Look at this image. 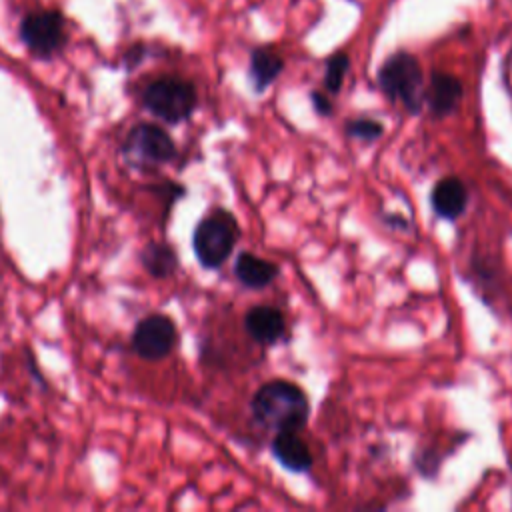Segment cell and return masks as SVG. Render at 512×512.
I'll return each mask as SVG.
<instances>
[{
  "mask_svg": "<svg viewBox=\"0 0 512 512\" xmlns=\"http://www.w3.org/2000/svg\"><path fill=\"white\" fill-rule=\"evenodd\" d=\"M250 412L266 430L300 432L310 418V400L296 382L274 378L252 394Z\"/></svg>",
  "mask_w": 512,
  "mask_h": 512,
  "instance_id": "obj_1",
  "label": "cell"
},
{
  "mask_svg": "<svg viewBox=\"0 0 512 512\" xmlns=\"http://www.w3.org/2000/svg\"><path fill=\"white\" fill-rule=\"evenodd\" d=\"M240 238V226L232 212L216 206L198 220L192 232V250L206 270H218L234 252Z\"/></svg>",
  "mask_w": 512,
  "mask_h": 512,
  "instance_id": "obj_2",
  "label": "cell"
},
{
  "mask_svg": "<svg viewBox=\"0 0 512 512\" xmlns=\"http://www.w3.org/2000/svg\"><path fill=\"white\" fill-rule=\"evenodd\" d=\"M376 82L380 92L390 102H400L406 112L420 114L424 108V74L418 58L410 52H394L388 56L378 74Z\"/></svg>",
  "mask_w": 512,
  "mask_h": 512,
  "instance_id": "obj_3",
  "label": "cell"
},
{
  "mask_svg": "<svg viewBox=\"0 0 512 512\" xmlns=\"http://www.w3.org/2000/svg\"><path fill=\"white\" fill-rule=\"evenodd\" d=\"M144 108L168 124H180L192 116L198 104V94L192 82L164 76L148 84L142 94Z\"/></svg>",
  "mask_w": 512,
  "mask_h": 512,
  "instance_id": "obj_4",
  "label": "cell"
},
{
  "mask_svg": "<svg viewBox=\"0 0 512 512\" xmlns=\"http://www.w3.org/2000/svg\"><path fill=\"white\" fill-rule=\"evenodd\" d=\"M64 38V20L58 12H32L20 22V40L32 54L40 58H48L60 50Z\"/></svg>",
  "mask_w": 512,
  "mask_h": 512,
  "instance_id": "obj_5",
  "label": "cell"
},
{
  "mask_svg": "<svg viewBox=\"0 0 512 512\" xmlns=\"http://www.w3.org/2000/svg\"><path fill=\"white\" fill-rule=\"evenodd\" d=\"M176 324L166 314H150L142 318L132 334V348L144 360L166 358L176 346Z\"/></svg>",
  "mask_w": 512,
  "mask_h": 512,
  "instance_id": "obj_6",
  "label": "cell"
},
{
  "mask_svg": "<svg viewBox=\"0 0 512 512\" xmlns=\"http://www.w3.org/2000/svg\"><path fill=\"white\" fill-rule=\"evenodd\" d=\"M124 150L144 164H168L176 158L172 136L156 124H136L126 136Z\"/></svg>",
  "mask_w": 512,
  "mask_h": 512,
  "instance_id": "obj_7",
  "label": "cell"
},
{
  "mask_svg": "<svg viewBox=\"0 0 512 512\" xmlns=\"http://www.w3.org/2000/svg\"><path fill=\"white\" fill-rule=\"evenodd\" d=\"M464 86L460 78L434 70L430 74L428 88H424V104L432 112L434 118H446L454 114L462 102Z\"/></svg>",
  "mask_w": 512,
  "mask_h": 512,
  "instance_id": "obj_8",
  "label": "cell"
},
{
  "mask_svg": "<svg viewBox=\"0 0 512 512\" xmlns=\"http://www.w3.org/2000/svg\"><path fill=\"white\" fill-rule=\"evenodd\" d=\"M244 330L254 342L262 346H272L284 338L286 318L274 306L256 304L244 314Z\"/></svg>",
  "mask_w": 512,
  "mask_h": 512,
  "instance_id": "obj_9",
  "label": "cell"
},
{
  "mask_svg": "<svg viewBox=\"0 0 512 512\" xmlns=\"http://www.w3.org/2000/svg\"><path fill=\"white\" fill-rule=\"evenodd\" d=\"M430 206L432 212L446 220H458L468 206V188L458 176H444L440 178L430 190Z\"/></svg>",
  "mask_w": 512,
  "mask_h": 512,
  "instance_id": "obj_10",
  "label": "cell"
},
{
  "mask_svg": "<svg viewBox=\"0 0 512 512\" xmlns=\"http://www.w3.org/2000/svg\"><path fill=\"white\" fill-rule=\"evenodd\" d=\"M234 276L248 290H264L280 276V268L272 260L260 258L250 250H242L234 258Z\"/></svg>",
  "mask_w": 512,
  "mask_h": 512,
  "instance_id": "obj_11",
  "label": "cell"
},
{
  "mask_svg": "<svg viewBox=\"0 0 512 512\" xmlns=\"http://www.w3.org/2000/svg\"><path fill=\"white\" fill-rule=\"evenodd\" d=\"M270 452L274 460L288 472L304 474L312 468V454L298 432H276L270 442Z\"/></svg>",
  "mask_w": 512,
  "mask_h": 512,
  "instance_id": "obj_12",
  "label": "cell"
},
{
  "mask_svg": "<svg viewBox=\"0 0 512 512\" xmlns=\"http://www.w3.org/2000/svg\"><path fill=\"white\" fill-rule=\"evenodd\" d=\"M282 70H284V60L278 52L264 46L254 48L250 52L248 76L256 94H262L264 90H268L276 82V78L282 74Z\"/></svg>",
  "mask_w": 512,
  "mask_h": 512,
  "instance_id": "obj_13",
  "label": "cell"
},
{
  "mask_svg": "<svg viewBox=\"0 0 512 512\" xmlns=\"http://www.w3.org/2000/svg\"><path fill=\"white\" fill-rule=\"evenodd\" d=\"M142 266L154 278H168L178 268V256L166 242H150L142 250Z\"/></svg>",
  "mask_w": 512,
  "mask_h": 512,
  "instance_id": "obj_14",
  "label": "cell"
},
{
  "mask_svg": "<svg viewBox=\"0 0 512 512\" xmlns=\"http://www.w3.org/2000/svg\"><path fill=\"white\" fill-rule=\"evenodd\" d=\"M350 68V56L346 52H334L326 60L324 68V88L328 94H338L344 82V76Z\"/></svg>",
  "mask_w": 512,
  "mask_h": 512,
  "instance_id": "obj_15",
  "label": "cell"
},
{
  "mask_svg": "<svg viewBox=\"0 0 512 512\" xmlns=\"http://www.w3.org/2000/svg\"><path fill=\"white\" fill-rule=\"evenodd\" d=\"M344 134L360 142H376L384 134V124L370 116H358L344 124Z\"/></svg>",
  "mask_w": 512,
  "mask_h": 512,
  "instance_id": "obj_16",
  "label": "cell"
},
{
  "mask_svg": "<svg viewBox=\"0 0 512 512\" xmlns=\"http://www.w3.org/2000/svg\"><path fill=\"white\" fill-rule=\"evenodd\" d=\"M310 102H312V108H314V112L318 116H332L334 106H332V102H330V98L326 94L314 90V92H310Z\"/></svg>",
  "mask_w": 512,
  "mask_h": 512,
  "instance_id": "obj_17",
  "label": "cell"
},
{
  "mask_svg": "<svg viewBox=\"0 0 512 512\" xmlns=\"http://www.w3.org/2000/svg\"><path fill=\"white\" fill-rule=\"evenodd\" d=\"M384 220H386L390 226H394V228L408 230V220H406V218H402V216H398V214H386V216H384Z\"/></svg>",
  "mask_w": 512,
  "mask_h": 512,
  "instance_id": "obj_18",
  "label": "cell"
}]
</instances>
